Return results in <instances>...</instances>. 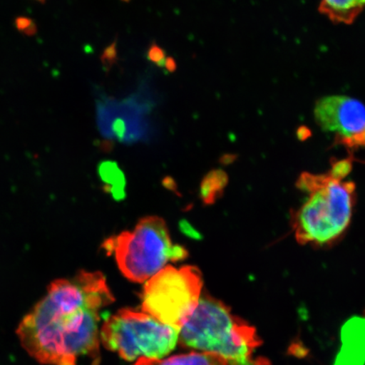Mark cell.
I'll use <instances>...</instances> for the list:
<instances>
[{"mask_svg": "<svg viewBox=\"0 0 365 365\" xmlns=\"http://www.w3.org/2000/svg\"><path fill=\"white\" fill-rule=\"evenodd\" d=\"M113 296L103 274L81 271L59 279L23 318L16 330L22 348L42 364L76 365L81 356L97 359L102 310Z\"/></svg>", "mask_w": 365, "mask_h": 365, "instance_id": "1", "label": "cell"}, {"mask_svg": "<svg viewBox=\"0 0 365 365\" xmlns=\"http://www.w3.org/2000/svg\"><path fill=\"white\" fill-rule=\"evenodd\" d=\"M353 160L331 163L330 170L314 175L304 173L297 186L308 198L292 217L294 236L301 245H330L344 235L350 225L355 204V185L345 180Z\"/></svg>", "mask_w": 365, "mask_h": 365, "instance_id": "2", "label": "cell"}, {"mask_svg": "<svg viewBox=\"0 0 365 365\" xmlns=\"http://www.w3.org/2000/svg\"><path fill=\"white\" fill-rule=\"evenodd\" d=\"M179 342L197 352L221 356L230 364H241L252 359L263 341L254 327L232 314L225 304L204 296L182 327Z\"/></svg>", "mask_w": 365, "mask_h": 365, "instance_id": "3", "label": "cell"}, {"mask_svg": "<svg viewBox=\"0 0 365 365\" xmlns=\"http://www.w3.org/2000/svg\"><path fill=\"white\" fill-rule=\"evenodd\" d=\"M103 248L114 255L124 276L135 282L148 281L168 262L188 255L181 246L173 245L165 222L158 217L140 219L133 230L105 241Z\"/></svg>", "mask_w": 365, "mask_h": 365, "instance_id": "4", "label": "cell"}, {"mask_svg": "<svg viewBox=\"0 0 365 365\" xmlns=\"http://www.w3.org/2000/svg\"><path fill=\"white\" fill-rule=\"evenodd\" d=\"M180 331L145 312L122 309L105 319L100 341L108 350L133 361L163 359L179 342Z\"/></svg>", "mask_w": 365, "mask_h": 365, "instance_id": "5", "label": "cell"}, {"mask_svg": "<svg viewBox=\"0 0 365 365\" xmlns=\"http://www.w3.org/2000/svg\"><path fill=\"white\" fill-rule=\"evenodd\" d=\"M202 287V275L197 268L164 267L144 286L143 312L180 331L197 307Z\"/></svg>", "mask_w": 365, "mask_h": 365, "instance_id": "6", "label": "cell"}, {"mask_svg": "<svg viewBox=\"0 0 365 365\" xmlns=\"http://www.w3.org/2000/svg\"><path fill=\"white\" fill-rule=\"evenodd\" d=\"M314 115L317 125L334 133L335 143L341 145L365 130L364 104L349 96H327L319 99Z\"/></svg>", "mask_w": 365, "mask_h": 365, "instance_id": "7", "label": "cell"}, {"mask_svg": "<svg viewBox=\"0 0 365 365\" xmlns=\"http://www.w3.org/2000/svg\"><path fill=\"white\" fill-rule=\"evenodd\" d=\"M365 9V0H321L319 11L337 24L351 25Z\"/></svg>", "mask_w": 365, "mask_h": 365, "instance_id": "8", "label": "cell"}, {"mask_svg": "<svg viewBox=\"0 0 365 365\" xmlns=\"http://www.w3.org/2000/svg\"><path fill=\"white\" fill-rule=\"evenodd\" d=\"M135 365H230L225 359L217 354L192 352L172 356L167 359H140Z\"/></svg>", "mask_w": 365, "mask_h": 365, "instance_id": "9", "label": "cell"}, {"mask_svg": "<svg viewBox=\"0 0 365 365\" xmlns=\"http://www.w3.org/2000/svg\"><path fill=\"white\" fill-rule=\"evenodd\" d=\"M225 176L222 172H213L205 178L202 185V196L205 202L212 203L225 185Z\"/></svg>", "mask_w": 365, "mask_h": 365, "instance_id": "10", "label": "cell"}, {"mask_svg": "<svg viewBox=\"0 0 365 365\" xmlns=\"http://www.w3.org/2000/svg\"><path fill=\"white\" fill-rule=\"evenodd\" d=\"M118 61V38H116L110 45L104 48L100 56V61L105 70L108 72L114 65H116Z\"/></svg>", "mask_w": 365, "mask_h": 365, "instance_id": "11", "label": "cell"}, {"mask_svg": "<svg viewBox=\"0 0 365 365\" xmlns=\"http://www.w3.org/2000/svg\"><path fill=\"white\" fill-rule=\"evenodd\" d=\"M16 29L26 36H34L38 34V25L34 19L27 16H17L14 21Z\"/></svg>", "mask_w": 365, "mask_h": 365, "instance_id": "12", "label": "cell"}, {"mask_svg": "<svg viewBox=\"0 0 365 365\" xmlns=\"http://www.w3.org/2000/svg\"><path fill=\"white\" fill-rule=\"evenodd\" d=\"M148 58L150 62L157 65L158 67L164 66V61L166 58V52L162 47L157 43L153 42L150 45L148 50Z\"/></svg>", "mask_w": 365, "mask_h": 365, "instance_id": "13", "label": "cell"}, {"mask_svg": "<svg viewBox=\"0 0 365 365\" xmlns=\"http://www.w3.org/2000/svg\"><path fill=\"white\" fill-rule=\"evenodd\" d=\"M346 149H349L351 150H354L359 148H365V130L362 132L361 134L354 137V138L351 139L344 145Z\"/></svg>", "mask_w": 365, "mask_h": 365, "instance_id": "14", "label": "cell"}, {"mask_svg": "<svg viewBox=\"0 0 365 365\" xmlns=\"http://www.w3.org/2000/svg\"><path fill=\"white\" fill-rule=\"evenodd\" d=\"M164 68L170 73H175L177 71V62L175 58L171 56L166 57L164 61Z\"/></svg>", "mask_w": 365, "mask_h": 365, "instance_id": "15", "label": "cell"}, {"mask_svg": "<svg viewBox=\"0 0 365 365\" xmlns=\"http://www.w3.org/2000/svg\"><path fill=\"white\" fill-rule=\"evenodd\" d=\"M230 365H271L267 359L259 358L257 359H251L249 361L241 364H230Z\"/></svg>", "mask_w": 365, "mask_h": 365, "instance_id": "16", "label": "cell"}, {"mask_svg": "<svg viewBox=\"0 0 365 365\" xmlns=\"http://www.w3.org/2000/svg\"><path fill=\"white\" fill-rule=\"evenodd\" d=\"M36 1H38L40 4H44L46 3V0H36Z\"/></svg>", "mask_w": 365, "mask_h": 365, "instance_id": "17", "label": "cell"}, {"mask_svg": "<svg viewBox=\"0 0 365 365\" xmlns=\"http://www.w3.org/2000/svg\"><path fill=\"white\" fill-rule=\"evenodd\" d=\"M122 2L130 3V0H121Z\"/></svg>", "mask_w": 365, "mask_h": 365, "instance_id": "18", "label": "cell"}, {"mask_svg": "<svg viewBox=\"0 0 365 365\" xmlns=\"http://www.w3.org/2000/svg\"><path fill=\"white\" fill-rule=\"evenodd\" d=\"M364 316H365V314H364ZM365 318V317H364Z\"/></svg>", "mask_w": 365, "mask_h": 365, "instance_id": "19", "label": "cell"}]
</instances>
